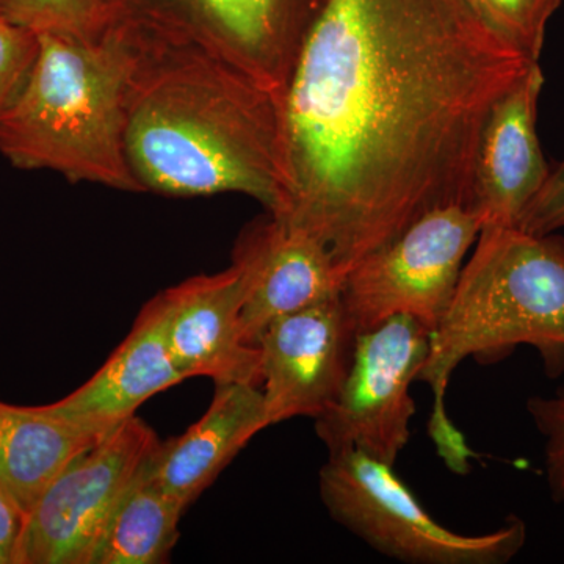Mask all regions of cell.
Instances as JSON below:
<instances>
[{
  "label": "cell",
  "instance_id": "d6986e66",
  "mask_svg": "<svg viewBox=\"0 0 564 564\" xmlns=\"http://www.w3.org/2000/svg\"><path fill=\"white\" fill-rule=\"evenodd\" d=\"M477 17L508 46L540 62L545 29L563 0H467Z\"/></svg>",
  "mask_w": 564,
  "mask_h": 564
},
{
  "label": "cell",
  "instance_id": "44dd1931",
  "mask_svg": "<svg viewBox=\"0 0 564 564\" xmlns=\"http://www.w3.org/2000/svg\"><path fill=\"white\" fill-rule=\"evenodd\" d=\"M527 411L544 437L545 475L552 499L564 502V389L554 397H532Z\"/></svg>",
  "mask_w": 564,
  "mask_h": 564
},
{
  "label": "cell",
  "instance_id": "5bb4252c",
  "mask_svg": "<svg viewBox=\"0 0 564 564\" xmlns=\"http://www.w3.org/2000/svg\"><path fill=\"white\" fill-rule=\"evenodd\" d=\"M267 426L270 422L261 388L215 386L206 413L180 436L159 441L143 470L188 510Z\"/></svg>",
  "mask_w": 564,
  "mask_h": 564
},
{
  "label": "cell",
  "instance_id": "277c9868",
  "mask_svg": "<svg viewBox=\"0 0 564 564\" xmlns=\"http://www.w3.org/2000/svg\"><path fill=\"white\" fill-rule=\"evenodd\" d=\"M28 80L0 115V154L21 170L143 193L124 151L131 36L111 24L99 40L39 33Z\"/></svg>",
  "mask_w": 564,
  "mask_h": 564
},
{
  "label": "cell",
  "instance_id": "3957f363",
  "mask_svg": "<svg viewBox=\"0 0 564 564\" xmlns=\"http://www.w3.org/2000/svg\"><path fill=\"white\" fill-rule=\"evenodd\" d=\"M521 345L540 352L549 377L564 372V237L486 226L464 263L454 299L430 334L417 378L432 389L426 429L452 473H469L475 458L445 410L452 375L466 359L497 362Z\"/></svg>",
  "mask_w": 564,
  "mask_h": 564
},
{
  "label": "cell",
  "instance_id": "8fae6325",
  "mask_svg": "<svg viewBox=\"0 0 564 564\" xmlns=\"http://www.w3.org/2000/svg\"><path fill=\"white\" fill-rule=\"evenodd\" d=\"M232 262L247 281L240 323L252 347L272 323L343 292L345 273L328 248L269 212L240 231Z\"/></svg>",
  "mask_w": 564,
  "mask_h": 564
},
{
  "label": "cell",
  "instance_id": "9a60e30c",
  "mask_svg": "<svg viewBox=\"0 0 564 564\" xmlns=\"http://www.w3.org/2000/svg\"><path fill=\"white\" fill-rule=\"evenodd\" d=\"M185 380L166 344L161 307L152 299L101 369L50 406L69 421L109 433L152 397Z\"/></svg>",
  "mask_w": 564,
  "mask_h": 564
},
{
  "label": "cell",
  "instance_id": "ac0fdd59",
  "mask_svg": "<svg viewBox=\"0 0 564 564\" xmlns=\"http://www.w3.org/2000/svg\"><path fill=\"white\" fill-rule=\"evenodd\" d=\"M0 17L35 33L91 41L111 25L104 0H0Z\"/></svg>",
  "mask_w": 564,
  "mask_h": 564
},
{
  "label": "cell",
  "instance_id": "7402d4cb",
  "mask_svg": "<svg viewBox=\"0 0 564 564\" xmlns=\"http://www.w3.org/2000/svg\"><path fill=\"white\" fill-rule=\"evenodd\" d=\"M564 228V161L551 169L543 187L527 207L518 229L547 236Z\"/></svg>",
  "mask_w": 564,
  "mask_h": 564
},
{
  "label": "cell",
  "instance_id": "ba28073f",
  "mask_svg": "<svg viewBox=\"0 0 564 564\" xmlns=\"http://www.w3.org/2000/svg\"><path fill=\"white\" fill-rule=\"evenodd\" d=\"M429 351V329L406 315L358 334L343 389L314 419L328 455L358 451L395 466L410 443L415 414L411 384Z\"/></svg>",
  "mask_w": 564,
  "mask_h": 564
},
{
  "label": "cell",
  "instance_id": "52a82bcc",
  "mask_svg": "<svg viewBox=\"0 0 564 564\" xmlns=\"http://www.w3.org/2000/svg\"><path fill=\"white\" fill-rule=\"evenodd\" d=\"M480 231V218L470 207H437L355 263L345 274L340 299L358 334L397 315L414 318L432 334Z\"/></svg>",
  "mask_w": 564,
  "mask_h": 564
},
{
  "label": "cell",
  "instance_id": "9c48e42d",
  "mask_svg": "<svg viewBox=\"0 0 564 564\" xmlns=\"http://www.w3.org/2000/svg\"><path fill=\"white\" fill-rule=\"evenodd\" d=\"M158 444L133 415L77 455L28 514L18 564H93L115 507Z\"/></svg>",
  "mask_w": 564,
  "mask_h": 564
},
{
  "label": "cell",
  "instance_id": "30bf717a",
  "mask_svg": "<svg viewBox=\"0 0 564 564\" xmlns=\"http://www.w3.org/2000/svg\"><path fill=\"white\" fill-rule=\"evenodd\" d=\"M358 329L340 295L272 323L256 347L270 426L318 417L350 372Z\"/></svg>",
  "mask_w": 564,
  "mask_h": 564
},
{
  "label": "cell",
  "instance_id": "4fadbf2b",
  "mask_svg": "<svg viewBox=\"0 0 564 564\" xmlns=\"http://www.w3.org/2000/svg\"><path fill=\"white\" fill-rule=\"evenodd\" d=\"M544 74L540 62L492 107L475 162L473 210L481 228H518L522 215L547 180L536 133L538 101Z\"/></svg>",
  "mask_w": 564,
  "mask_h": 564
},
{
  "label": "cell",
  "instance_id": "603a6c76",
  "mask_svg": "<svg viewBox=\"0 0 564 564\" xmlns=\"http://www.w3.org/2000/svg\"><path fill=\"white\" fill-rule=\"evenodd\" d=\"M25 521L28 516L0 486V564H18Z\"/></svg>",
  "mask_w": 564,
  "mask_h": 564
},
{
  "label": "cell",
  "instance_id": "6da1fadb",
  "mask_svg": "<svg viewBox=\"0 0 564 564\" xmlns=\"http://www.w3.org/2000/svg\"><path fill=\"white\" fill-rule=\"evenodd\" d=\"M533 63L467 0H329L285 93L278 218L347 274L430 210L473 209L486 120Z\"/></svg>",
  "mask_w": 564,
  "mask_h": 564
},
{
  "label": "cell",
  "instance_id": "7c38bea8",
  "mask_svg": "<svg viewBox=\"0 0 564 564\" xmlns=\"http://www.w3.org/2000/svg\"><path fill=\"white\" fill-rule=\"evenodd\" d=\"M247 293L243 270L198 274L166 289L158 300L174 362L187 380L261 388V352L245 343L240 314Z\"/></svg>",
  "mask_w": 564,
  "mask_h": 564
},
{
  "label": "cell",
  "instance_id": "7a4b0ae2",
  "mask_svg": "<svg viewBox=\"0 0 564 564\" xmlns=\"http://www.w3.org/2000/svg\"><path fill=\"white\" fill-rule=\"evenodd\" d=\"M124 29L133 50L124 151L141 191L173 198L240 193L281 215L285 98L198 47Z\"/></svg>",
  "mask_w": 564,
  "mask_h": 564
},
{
  "label": "cell",
  "instance_id": "8992f818",
  "mask_svg": "<svg viewBox=\"0 0 564 564\" xmlns=\"http://www.w3.org/2000/svg\"><path fill=\"white\" fill-rule=\"evenodd\" d=\"M329 0H104L111 24L198 47L285 98Z\"/></svg>",
  "mask_w": 564,
  "mask_h": 564
},
{
  "label": "cell",
  "instance_id": "2e32d148",
  "mask_svg": "<svg viewBox=\"0 0 564 564\" xmlns=\"http://www.w3.org/2000/svg\"><path fill=\"white\" fill-rule=\"evenodd\" d=\"M109 433L69 421L50 404L0 400V486L28 516L62 470Z\"/></svg>",
  "mask_w": 564,
  "mask_h": 564
},
{
  "label": "cell",
  "instance_id": "e0dca14e",
  "mask_svg": "<svg viewBox=\"0 0 564 564\" xmlns=\"http://www.w3.org/2000/svg\"><path fill=\"white\" fill-rule=\"evenodd\" d=\"M185 511L141 466L107 522L93 564L169 562Z\"/></svg>",
  "mask_w": 564,
  "mask_h": 564
},
{
  "label": "cell",
  "instance_id": "5b68a950",
  "mask_svg": "<svg viewBox=\"0 0 564 564\" xmlns=\"http://www.w3.org/2000/svg\"><path fill=\"white\" fill-rule=\"evenodd\" d=\"M325 510L378 554L408 564H505L524 549L527 525L508 519L491 533L441 524L388 463L362 452L328 455L318 474Z\"/></svg>",
  "mask_w": 564,
  "mask_h": 564
},
{
  "label": "cell",
  "instance_id": "ffe728a7",
  "mask_svg": "<svg viewBox=\"0 0 564 564\" xmlns=\"http://www.w3.org/2000/svg\"><path fill=\"white\" fill-rule=\"evenodd\" d=\"M39 33L0 17V115L28 80L39 55Z\"/></svg>",
  "mask_w": 564,
  "mask_h": 564
}]
</instances>
